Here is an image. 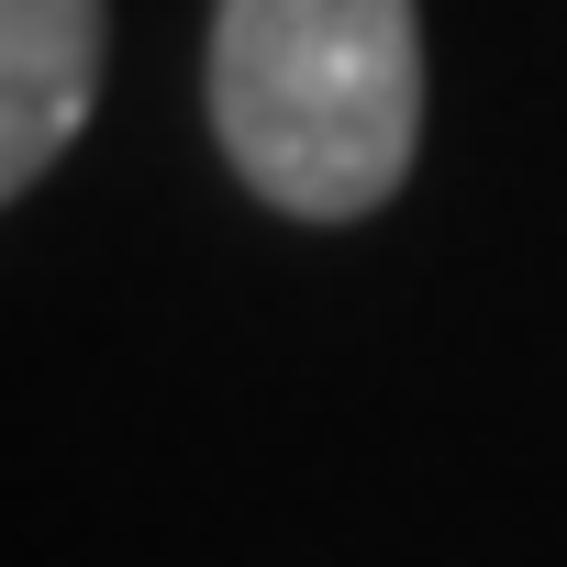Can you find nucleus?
Instances as JSON below:
<instances>
[{"instance_id":"nucleus-2","label":"nucleus","mask_w":567,"mask_h":567,"mask_svg":"<svg viewBox=\"0 0 567 567\" xmlns=\"http://www.w3.org/2000/svg\"><path fill=\"white\" fill-rule=\"evenodd\" d=\"M101 101V0H0V200H23Z\"/></svg>"},{"instance_id":"nucleus-1","label":"nucleus","mask_w":567,"mask_h":567,"mask_svg":"<svg viewBox=\"0 0 567 567\" xmlns=\"http://www.w3.org/2000/svg\"><path fill=\"white\" fill-rule=\"evenodd\" d=\"M212 134L290 223H368L423 145L412 0H212Z\"/></svg>"}]
</instances>
